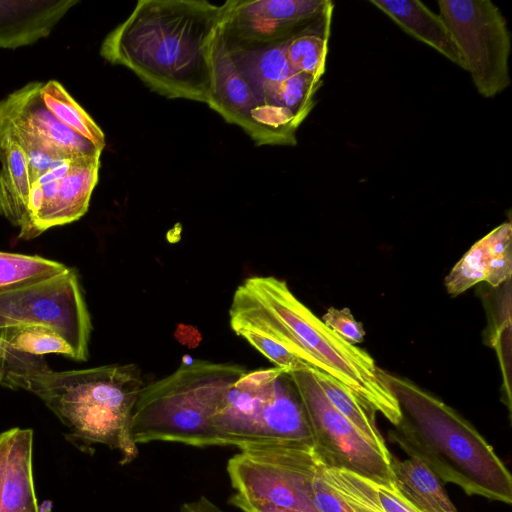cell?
<instances>
[{
	"label": "cell",
	"instance_id": "24",
	"mask_svg": "<svg viewBox=\"0 0 512 512\" xmlns=\"http://www.w3.org/2000/svg\"><path fill=\"white\" fill-rule=\"evenodd\" d=\"M490 257L483 238L473 244L447 275L445 286L448 293L458 295L485 281Z\"/></svg>",
	"mask_w": 512,
	"mask_h": 512
},
{
	"label": "cell",
	"instance_id": "16",
	"mask_svg": "<svg viewBox=\"0 0 512 512\" xmlns=\"http://www.w3.org/2000/svg\"><path fill=\"white\" fill-rule=\"evenodd\" d=\"M0 216L20 230L19 237L31 239L28 199L31 188L28 160L12 138L0 135Z\"/></svg>",
	"mask_w": 512,
	"mask_h": 512
},
{
	"label": "cell",
	"instance_id": "22",
	"mask_svg": "<svg viewBox=\"0 0 512 512\" xmlns=\"http://www.w3.org/2000/svg\"><path fill=\"white\" fill-rule=\"evenodd\" d=\"M64 264L36 255L0 252V292L65 272Z\"/></svg>",
	"mask_w": 512,
	"mask_h": 512
},
{
	"label": "cell",
	"instance_id": "15",
	"mask_svg": "<svg viewBox=\"0 0 512 512\" xmlns=\"http://www.w3.org/2000/svg\"><path fill=\"white\" fill-rule=\"evenodd\" d=\"M404 32L465 70L464 60L443 18L419 0H370Z\"/></svg>",
	"mask_w": 512,
	"mask_h": 512
},
{
	"label": "cell",
	"instance_id": "20",
	"mask_svg": "<svg viewBox=\"0 0 512 512\" xmlns=\"http://www.w3.org/2000/svg\"><path fill=\"white\" fill-rule=\"evenodd\" d=\"M41 96L46 108L58 121L96 148L103 150V131L60 82L49 80L43 83Z\"/></svg>",
	"mask_w": 512,
	"mask_h": 512
},
{
	"label": "cell",
	"instance_id": "23",
	"mask_svg": "<svg viewBox=\"0 0 512 512\" xmlns=\"http://www.w3.org/2000/svg\"><path fill=\"white\" fill-rule=\"evenodd\" d=\"M335 469L376 512H420L401 494L394 481L389 484L376 483L348 470Z\"/></svg>",
	"mask_w": 512,
	"mask_h": 512
},
{
	"label": "cell",
	"instance_id": "14",
	"mask_svg": "<svg viewBox=\"0 0 512 512\" xmlns=\"http://www.w3.org/2000/svg\"><path fill=\"white\" fill-rule=\"evenodd\" d=\"M100 156L101 153L73 158L68 174L60 181L57 197L35 223L36 236L77 221L87 212L98 182Z\"/></svg>",
	"mask_w": 512,
	"mask_h": 512
},
{
	"label": "cell",
	"instance_id": "21",
	"mask_svg": "<svg viewBox=\"0 0 512 512\" xmlns=\"http://www.w3.org/2000/svg\"><path fill=\"white\" fill-rule=\"evenodd\" d=\"M0 340L10 349L34 356L55 353L76 359L69 343L44 325L24 324L0 328Z\"/></svg>",
	"mask_w": 512,
	"mask_h": 512
},
{
	"label": "cell",
	"instance_id": "9",
	"mask_svg": "<svg viewBox=\"0 0 512 512\" xmlns=\"http://www.w3.org/2000/svg\"><path fill=\"white\" fill-rule=\"evenodd\" d=\"M286 373L298 393L313 446L324 464L348 470L376 483H391L390 457L376 449L332 406L312 368L304 366Z\"/></svg>",
	"mask_w": 512,
	"mask_h": 512
},
{
	"label": "cell",
	"instance_id": "26",
	"mask_svg": "<svg viewBox=\"0 0 512 512\" xmlns=\"http://www.w3.org/2000/svg\"><path fill=\"white\" fill-rule=\"evenodd\" d=\"M322 321L350 344L355 345L364 340L363 326L354 319L348 308L331 307L324 314Z\"/></svg>",
	"mask_w": 512,
	"mask_h": 512
},
{
	"label": "cell",
	"instance_id": "10",
	"mask_svg": "<svg viewBox=\"0 0 512 512\" xmlns=\"http://www.w3.org/2000/svg\"><path fill=\"white\" fill-rule=\"evenodd\" d=\"M24 324L52 328L72 347L75 360H87L92 324L73 269L0 292V328Z\"/></svg>",
	"mask_w": 512,
	"mask_h": 512
},
{
	"label": "cell",
	"instance_id": "25",
	"mask_svg": "<svg viewBox=\"0 0 512 512\" xmlns=\"http://www.w3.org/2000/svg\"><path fill=\"white\" fill-rule=\"evenodd\" d=\"M321 461L312 479V502L317 512H353L341 496L325 481Z\"/></svg>",
	"mask_w": 512,
	"mask_h": 512
},
{
	"label": "cell",
	"instance_id": "2",
	"mask_svg": "<svg viewBox=\"0 0 512 512\" xmlns=\"http://www.w3.org/2000/svg\"><path fill=\"white\" fill-rule=\"evenodd\" d=\"M229 316L235 333L252 332L282 345L309 367L341 382L394 426L399 423L400 408L383 370L318 318L284 280L245 279L234 292Z\"/></svg>",
	"mask_w": 512,
	"mask_h": 512
},
{
	"label": "cell",
	"instance_id": "12",
	"mask_svg": "<svg viewBox=\"0 0 512 512\" xmlns=\"http://www.w3.org/2000/svg\"><path fill=\"white\" fill-rule=\"evenodd\" d=\"M327 0H228L220 22L222 36L264 41L287 36L320 16Z\"/></svg>",
	"mask_w": 512,
	"mask_h": 512
},
{
	"label": "cell",
	"instance_id": "6",
	"mask_svg": "<svg viewBox=\"0 0 512 512\" xmlns=\"http://www.w3.org/2000/svg\"><path fill=\"white\" fill-rule=\"evenodd\" d=\"M279 367L246 371L223 394L211 425L221 446L312 442L298 393Z\"/></svg>",
	"mask_w": 512,
	"mask_h": 512
},
{
	"label": "cell",
	"instance_id": "28",
	"mask_svg": "<svg viewBox=\"0 0 512 512\" xmlns=\"http://www.w3.org/2000/svg\"><path fill=\"white\" fill-rule=\"evenodd\" d=\"M511 276V251L490 257L487 263V274L485 281L496 287L505 282Z\"/></svg>",
	"mask_w": 512,
	"mask_h": 512
},
{
	"label": "cell",
	"instance_id": "17",
	"mask_svg": "<svg viewBox=\"0 0 512 512\" xmlns=\"http://www.w3.org/2000/svg\"><path fill=\"white\" fill-rule=\"evenodd\" d=\"M390 469L397 489L418 511L458 512L443 483L420 459L391 454Z\"/></svg>",
	"mask_w": 512,
	"mask_h": 512
},
{
	"label": "cell",
	"instance_id": "7",
	"mask_svg": "<svg viewBox=\"0 0 512 512\" xmlns=\"http://www.w3.org/2000/svg\"><path fill=\"white\" fill-rule=\"evenodd\" d=\"M321 461L307 442L252 444L229 459L227 472L237 493L249 500L317 512L312 479Z\"/></svg>",
	"mask_w": 512,
	"mask_h": 512
},
{
	"label": "cell",
	"instance_id": "13",
	"mask_svg": "<svg viewBox=\"0 0 512 512\" xmlns=\"http://www.w3.org/2000/svg\"><path fill=\"white\" fill-rule=\"evenodd\" d=\"M76 0H0V48L16 49L47 37Z\"/></svg>",
	"mask_w": 512,
	"mask_h": 512
},
{
	"label": "cell",
	"instance_id": "19",
	"mask_svg": "<svg viewBox=\"0 0 512 512\" xmlns=\"http://www.w3.org/2000/svg\"><path fill=\"white\" fill-rule=\"evenodd\" d=\"M312 370L332 406L350 421L376 449L386 457H390L391 453L376 424V411L338 380L323 371L314 368Z\"/></svg>",
	"mask_w": 512,
	"mask_h": 512
},
{
	"label": "cell",
	"instance_id": "5",
	"mask_svg": "<svg viewBox=\"0 0 512 512\" xmlns=\"http://www.w3.org/2000/svg\"><path fill=\"white\" fill-rule=\"evenodd\" d=\"M246 371L238 364L194 360L144 385L132 412L133 440L221 446L211 419L227 388Z\"/></svg>",
	"mask_w": 512,
	"mask_h": 512
},
{
	"label": "cell",
	"instance_id": "8",
	"mask_svg": "<svg viewBox=\"0 0 512 512\" xmlns=\"http://www.w3.org/2000/svg\"><path fill=\"white\" fill-rule=\"evenodd\" d=\"M437 3L477 92L493 98L507 89L511 33L500 9L490 0Z\"/></svg>",
	"mask_w": 512,
	"mask_h": 512
},
{
	"label": "cell",
	"instance_id": "29",
	"mask_svg": "<svg viewBox=\"0 0 512 512\" xmlns=\"http://www.w3.org/2000/svg\"><path fill=\"white\" fill-rule=\"evenodd\" d=\"M229 503L239 508L242 512H298L269 503L252 501L237 492L229 498Z\"/></svg>",
	"mask_w": 512,
	"mask_h": 512
},
{
	"label": "cell",
	"instance_id": "11",
	"mask_svg": "<svg viewBox=\"0 0 512 512\" xmlns=\"http://www.w3.org/2000/svg\"><path fill=\"white\" fill-rule=\"evenodd\" d=\"M43 82H29L0 101V135L14 139L26 155L44 152L59 158L102 153L46 108Z\"/></svg>",
	"mask_w": 512,
	"mask_h": 512
},
{
	"label": "cell",
	"instance_id": "31",
	"mask_svg": "<svg viewBox=\"0 0 512 512\" xmlns=\"http://www.w3.org/2000/svg\"><path fill=\"white\" fill-rule=\"evenodd\" d=\"M13 350L8 348L1 340H0V384L3 386L5 375H6V365L9 356L12 354Z\"/></svg>",
	"mask_w": 512,
	"mask_h": 512
},
{
	"label": "cell",
	"instance_id": "3",
	"mask_svg": "<svg viewBox=\"0 0 512 512\" xmlns=\"http://www.w3.org/2000/svg\"><path fill=\"white\" fill-rule=\"evenodd\" d=\"M383 375L401 412L390 439L442 483L456 484L470 496L511 504V474L475 427L410 380L384 370Z\"/></svg>",
	"mask_w": 512,
	"mask_h": 512
},
{
	"label": "cell",
	"instance_id": "1",
	"mask_svg": "<svg viewBox=\"0 0 512 512\" xmlns=\"http://www.w3.org/2000/svg\"><path fill=\"white\" fill-rule=\"evenodd\" d=\"M224 8L206 0H140L104 38L100 55L165 97L207 104Z\"/></svg>",
	"mask_w": 512,
	"mask_h": 512
},
{
	"label": "cell",
	"instance_id": "4",
	"mask_svg": "<svg viewBox=\"0 0 512 512\" xmlns=\"http://www.w3.org/2000/svg\"><path fill=\"white\" fill-rule=\"evenodd\" d=\"M144 383L134 364L52 371L47 365L18 378L15 389L37 395L72 431L89 443L117 449L121 464L134 460L131 433L134 405Z\"/></svg>",
	"mask_w": 512,
	"mask_h": 512
},
{
	"label": "cell",
	"instance_id": "27",
	"mask_svg": "<svg viewBox=\"0 0 512 512\" xmlns=\"http://www.w3.org/2000/svg\"><path fill=\"white\" fill-rule=\"evenodd\" d=\"M325 481L341 496L353 512H376L347 482L330 466L322 465Z\"/></svg>",
	"mask_w": 512,
	"mask_h": 512
},
{
	"label": "cell",
	"instance_id": "30",
	"mask_svg": "<svg viewBox=\"0 0 512 512\" xmlns=\"http://www.w3.org/2000/svg\"><path fill=\"white\" fill-rule=\"evenodd\" d=\"M180 512H224L217 507L208 498L201 496L199 499L185 503L180 508Z\"/></svg>",
	"mask_w": 512,
	"mask_h": 512
},
{
	"label": "cell",
	"instance_id": "18",
	"mask_svg": "<svg viewBox=\"0 0 512 512\" xmlns=\"http://www.w3.org/2000/svg\"><path fill=\"white\" fill-rule=\"evenodd\" d=\"M333 8L330 1L320 16L288 37L287 56L295 72L321 81L326 66Z\"/></svg>",
	"mask_w": 512,
	"mask_h": 512
}]
</instances>
